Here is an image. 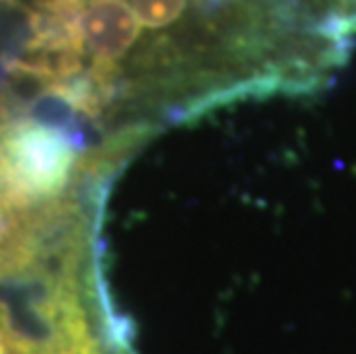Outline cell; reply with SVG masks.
Listing matches in <instances>:
<instances>
[{"label": "cell", "instance_id": "6da1fadb", "mask_svg": "<svg viewBox=\"0 0 356 354\" xmlns=\"http://www.w3.org/2000/svg\"><path fill=\"white\" fill-rule=\"evenodd\" d=\"M40 354H104V350L86 322V325L72 329L70 334L60 336L56 343H51Z\"/></svg>", "mask_w": 356, "mask_h": 354}]
</instances>
